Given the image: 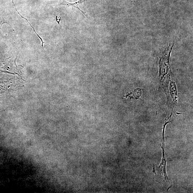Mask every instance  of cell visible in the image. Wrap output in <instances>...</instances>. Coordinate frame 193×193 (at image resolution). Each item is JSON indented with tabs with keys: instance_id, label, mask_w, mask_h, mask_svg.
Masks as SVG:
<instances>
[{
	"instance_id": "cell-1",
	"label": "cell",
	"mask_w": 193,
	"mask_h": 193,
	"mask_svg": "<svg viewBox=\"0 0 193 193\" xmlns=\"http://www.w3.org/2000/svg\"><path fill=\"white\" fill-rule=\"evenodd\" d=\"M87 0H79V1L75 2L74 3H70L67 1H65V0H63V2L62 3L60 4L61 5H65L67 7H71L72 8H74L76 9H78L79 10L81 11L82 13L83 14L84 16H85L86 17L88 18V16L86 15V13L83 11H82L81 9L79 8V4H81L84 2H85Z\"/></svg>"
},
{
	"instance_id": "cell-2",
	"label": "cell",
	"mask_w": 193,
	"mask_h": 193,
	"mask_svg": "<svg viewBox=\"0 0 193 193\" xmlns=\"http://www.w3.org/2000/svg\"><path fill=\"white\" fill-rule=\"evenodd\" d=\"M5 23H7V24H8V25H9L11 27V25H9V23L7 22V21H6L4 19V18L3 17L2 18V20L1 21V23H0V29H2V25H3L4 24H5Z\"/></svg>"
},
{
	"instance_id": "cell-3",
	"label": "cell",
	"mask_w": 193,
	"mask_h": 193,
	"mask_svg": "<svg viewBox=\"0 0 193 193\" xmlns=\"http://www.w3.org/2000/svg\"><path fill=\"white\" fill-rule=\"evenodd\" d=\"M61 17L59 16H56V22L58 23L59 25H60V22L61 20Z\"/></svg>"
}]
</instances>
